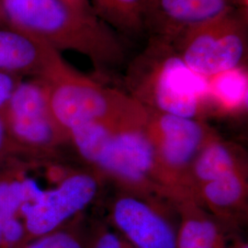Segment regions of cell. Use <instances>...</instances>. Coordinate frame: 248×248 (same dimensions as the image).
<instances>
[{
  "instance_id": "cell-1",
  "label": "cell",
  "mask_w": 248,
  "mask_h": 248,
  "mask_svg": "<svg viewBox=\"0 0 248 248\" xmlns=\"http://www.w3.org/2000/svg\"><path fill=\"white\" fill-rule=\"evenodd\" d=\"M6 24L45 41L55 50L86 55L97 69L124 58L119 35L95 15L65 0H3Z\"/></svg>"
},
{
  "instance_id": "cell-2",
  "label": "cell",
  "mask_w": 248,
  "mask_h": 248,
  "mask_svg": "<svg viewBox=\"0 0 248 248\" xmlns=\"http://www.w3.org/2000/svg\"><path fill=\"white\" fill-rule=\"evenodd\" d=\"M70 141L82 159L98 173L133 190V194L155 191L172 197L146 124H83L70 131Z\"/></svg>"
},
{
  "instance_id": "cell-3",
  "label": "cell",
  "mask_w": 248,
  "mask_h": 248,
  "mask_svg": "<svg viewBox=\"0 0 248 248\" xmlns=\"http://www.w3.org/2000/svg\"><path fill=\"white\" fill-rule=\"evenodd\" d=\"M132 98L146 109L195 119L209 100L207 79L191 71L169 42L149 38L130 66Z\"/></svg>"
},
{
  "instance_id": "cell-4",
  "label": "cell",
  "mask_w": 248,
  "mask_h": 248,
  "mask_svg": "<svg viewBox=\"0 0 248 248\" xmlns=\"http://www.w3.org/2000/svg\"><path fill=\"white\" fill-rule=\"evenodd\" d=\"M40 80L53 120L69 134L90 123L113 126L144 124L147 109L131 96L99 85L62 60Z\"/></svg>"
},
{
  "instance_id": "cell-5",
  "label": "cell",
  "mask_w": 248,
  "mask_h": 248,
  "mask_svg": "<svg viewBox=\"0 0 248 248\" xmlns=\"http://www.w3.org/2000/svg\"><path fill=\"white\" fill-rule=\"evenodd\" d=\"M170 44L186 66L206 79L244 67L248 47L245 7L186 30Z\"/></svg>"
},
{
  "instance_id": "cell-6",
  "label": "cell",
  "mask_w": 248,
  "mask_h": 248,
  "mask_svg": "<svg viewBox=\"0 0 248 248\" xmlns=\"http://www.w3.org/2000/svg\"><path fill=\"white\" fill-rule=\"evenodd\" d=\"M0 117L12 142L30 161L60 162L62 147L70 143L69 134L53 120L45 86L37 78L20 81Z\"/></svg>"
},
{
  "instance_id": "cell-7",
  "label": "cell",
  "mask_w": 248,
  "mask_h": 248,
  "mask_svg": "<svg viewBox=\"0 0 248 248\" xmlns=\"http://www.w3.org/2000/svg\"><path fill=\"white\" fill-rule=\"evenodd\" d=\"M146 130L154 143L163 176L175 200H181L180 183L204 146L215 137L196 119L147 109Z\"/></svg>"
},
{
  "instance_id": "cell-8",
  "label": "cell",
  "mask_w": 248,
  "mask_h": 248,
  "mask_svg": "<svg viewBox=\"0 0 248 248\" xmlns=\"http://www.w3.org/2000/svg\"><path fill=\"white\" fill-rule=\"evenodd\" d=\"M98 188L97 174L72 170L54 187L43 189L19 211L28 242L63 227L94 201Z\"/></svg>"
},
{
  "instance_id": "cell-9",
  "label": "cell",
  "mask_w": 248,
  "mask_h": 248,
  "mask_svg": "<svg viewBox=\"0 0 248 248\" xmlns=\"http://www.w3.org/2000/svg\"><path fill=\"white\" fill-rule=\"evenodd\" d=\"M111 217L135 248H176L177 230L159 208L142 197L121 196L111 208Z\"/></svg>"
},
{
  "instance_id": "cell-10",
  "label": "cell",
  "mask_w": 248,
  "mask_h": 248,
  "mask_svg": "<svg viewBox=\"0 0 248 248\" xmlns=\"http://www.w3.org/2000/svg\"><path fill=\"white\" fill-rule=\"evenodd\" d=\"M242 7L245 0H150L145 32L171 43L184 31Z\"/></svg>"
},
{
  "instance_id": "cell-11",
  "label": "cell",
  "mask_w": 248,
  "mask_h": 248,
  "mask_svg": "<svg viewBox=\"0 0 248 248\" xmlns=\"http://www.w3.org/2000/svg\"><path fill=\"white\" fill-rule=\"evenodd\" d=\"M45 41L9 24L0 25V72L22 79L41 78L62 62Z\"/></svg>"
},
{
  "instance_id": "cell-12",
  "label": "cell",
  "mask_w": 248,
  "mask_h": 248,
  "mask_svg": "<svg viewBox=\"0 0 248 248\" xmlns=\"http://www.w3.org/2000/svg\"><path fill=\"white\" fill-rule=\"evenodd\" d=\"M240 170L246 169L237 148L215 136L199 153L182 178L179 186L182 199L191 201L204 184Z\"/></svg>"
},
{
  "instance_id": "cell-13",
  "label": "cell",
  "mask_w": 248,
  "mask_h": 248,
  "mask_svg": "<svg viewBox=\"0 0 248 248\" xmlns=\"http://www.w3.org/2000/svg\"><path fill=\"white\" fill-rule=\"evenodd\" d=\"M248 194L246 170L235 171L201 186L192 198L205 204L222 222H230L245 205Z\"/></svg>"
},
{
  "instance_id": "cell-14",
  "label": "cell",
  "mask_w": 248,
  "mask_h": 248,
  "mask_svg": "<svg viewBox=\"0 0 248 248\" xmlns=\"http://www.w3.org/2000/svg\"><path fill=\"white\" fill-rule=\"evenodd\" d=\"M176 248H227L220 222L190 200L181 201Z\"/></svg>"
},
{
  "instance_id": "cell-15",
  "label": "cell",
  "mask_w": 248,
  "mask_h": 248,
  "mask_svg": "<svg viewBox=\"0 0 248 248\" xmlns=\"http://www.w3.org/2000/svg\"><path fill=\"white\" fill-rule=\"evenodd\" d=\"M43 167L42 163L22 162L0 169V216L19 215L20 209L42 192L30 173Z\"/></svg>"
},
{
  "instance_id": "cell-16",
  "label": "cell",
  "mask_w": 248,
  "mask_h": 248,
  "mask_svg": "<svg viewBox=\"0 0 248 248\" xmlns=\"http://www.w3.org/2000/svg\"><path fill=\"white\" fill-rule=\"evenodd\" d=\"M95 15L114 31L130 36L145 31L150 0H89Z\"/></svg>"
},
{
  "instance_id": "cell-17",
  "label": "cell",
  "mask_w": 248,
  "mask_h": 248,
  "mask_svg": "<svg viewBox=\"0 0 248 248\" xmlns=\"http://www.w3.org/2000/svg\"><path fill=\"white\" fill-rule=\"evenodd\" d=\"M209 100L222 109L236 110L248 103V78L244 67L207 78Z\"/></svg>"
},
{
  "instance_id": "cell-18",
  "label": "cell",
  "mask_w": 248,
  "mask_h": 248,
  "mask_svg": "<svg viewBox=\"0 0 248 248\" xmlns=\"http://www.w3.org/2000/svg\"><path fill=\"white\" fill-rule=\"evenodd\" d=\"M76 231L60 228L31 240L21 248H86Z\"/></svg>"
},
{
  "instance_id": "cell-19",
  "label": "cell",
  "mask_w": 248,
  "mask_h": 248,
  "mask_svg": "<svg viewBox=\"0 0 248 248\" xmlns=\"http://www.w3.org/2000/svg\"><path fill=\"white\" fill-rule=\"evenodd\" d=\"M26 243V229L19 215L0 216V248H21Z\"/></svg>"
},
{
  "instance_id": "cell-20",
  "label": "cell",
  "mask_w": 248,
  "mask_h": 248,
  "mask_svg": "<svg viewBox=\"0 0 248 248\" xmlns=\"http://www.w3.org/2000/svg\"><path fill=\"white\" fill-rule=\"evenodd\" d=\"M22 162H33L27 159L9 137L8 131L0 117V169Z\"/></svg>"
},
{
  "instance_id": "cell-21",
  "label": "cell",
  "mask_w": 248,
  "mask_h": 248,
  "mask_svg": "<svg viewBox=\"0 0 248 248\" xmlns=\"http://www.w3.org/2000/svg\"><path fill=\"white\" fill-rule=\"evenodd\" d=\"M135 248L124 237L108 230L98 232L90 243V248Z\"/></svg>"
},
{
  "instance_id": "cell-22",
  "label": "cell",
  "mask_w": 248,
  "mask_h": 248,
  "mask_svg": "<svg viewBox=\"0 0 248 248\" xmlns=\"http://www.w3.org/2000/svg\"><path fill=\"white\" fill-rule=\"evenodd\" d=\"M22 78L0 72V113L8 104L13 92Z\"/></svg>"
},
{
  "instance_id": "cell-23",
  "label": "cell",
  "mask_w": 248,
  "mask_h": 248,
  "mask_svg": "<svg viewBox=\"0 0 248 248\" xmlns=\"http://www.w3.org/2000/svg\"><path fill=\"white\" fill-rule=\"evenodd\" d=\"M68 3L74 5L75 7L78 9H84V10H89V11H93L90 1L89 0H65ZM94 12V11H93Z\"/></svg>"
},
{
  "instance_id": "cell-24",
  "label": "cell",
  "mask_w": 248,
  "mask_h": 248,
  "mask_svg": "<svg viewBox=\"0 0 248 248\" xmlns=\"http://www.w3.org/2000/svg\"><path fill=\"white\" fill-rule=\"evenodd\" d=\"M230 248H248V244L244 242H237L233 244Z\"/></svg>"
},
{
  "instance_id": "cell-25",
  "label": "cell",
  "mask_w": 248,
  "mask_h": 248,
  "mask_svg": "<svg viewBox=\"0 0 248 248\" xmlns=\"http://www.w3.org/2000/svg\"><path fill=\"white\" fill-rule=\"evenodd\" d=\"M4 16H3V0H0V25L4 24Z\"/></svg>"
}]
</instances>
